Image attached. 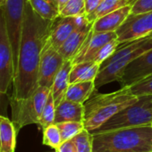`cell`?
<instances>
[{"mask_svg":"<svg viewBox=\"0 0 152 152\" xmlns=\"http://www.w3.org/2000/svg\"><path fill=\"white\" fill-rule=\"evenodd\" d=\"M72 67L71 59L64 61L63 66L57 72L54 83L51 88V92L55 100L56 107L64 99L66 91L70 85V72Z\"/></svg>","mask_w":152,"mask_h":152,"instance_id":"17","label":"cell"},{"mask_svg":"<svg viewBox=\"0 0 152 152\" xmlns=\"http://www.w3.org/2000/svg\"><path fill=\"white\" fill-rule=\"evenodd\" d=\"M119 42L117 40V39H112L109 42H107V44H105L100 50L98 52V54L96 55V56L94 57L93 61L99 64H102L107 59H108L110 56H112L114 55V53L116 51L117 48L119 47Z\"/></svg>","mask_w":152,"mask_h":152,"instance_id":"28","label":"cell"},{"mask_svg":"<svg viewBox=\"0 0 152 152\" xmlns=\"http://www.w3.org/2000/svg\"><path fill=\"white\" fill-rule=\"evenodd\" d=\"M115 32L119 46L152 35V10L131 14Z\"/></svg>","mask_w":152,"mask_h":152,"instance_id":"9","label":"cell"},{"mask_svg":"<svg viewBox=\"0 0 152 152\" xmlns=\"http://www.w3.org/2000/svg\"><path fill=\"white\" fill-rule=\"evenodd\" d=\"M83 14H86L84 0H69L64 7L60 11L59 15L62 17H71Z\"/></svg>","mask_w":152,"mask_h":152,"instance_id":"27","label":"cell"},{"mask_svg":"<svg viewBox=\"0 0 152 152\" xmlns=\"http://www.w3.org/2000/svg\"><path fill=\"white\" fill-rule=\"evenodd\" d=\"M17 133L18 131L13 121L6 115H0V140H1L0 152H15Z\"/></svg>","mask_w":152,"mask_h":152,"instance_id":"19","label":"cell"},{"mask_svg":"<svg viewBox=\"0 0 152 152\" xmlns=\"http://www.w3.org/2000/svg\"><path fill=\"white\" fill-rule=\"evenodd\" d=\"M65 59L59 51L48 39L45 44L39 61V86L52 88L55 78L63 66Z\"/></svg>","mask_w":152,"mask_h":152,"instance_id":"10","label":"cell"},{"mask_svg":"<svg viewBox=\"0 0 152 152\" xmlns=\"http://www.w3.org/2000/svg\"><path fill=\"white\" fill-rule=\"evenodd\" d=\"M129 88L135 96L152 95V74Z\"/></svg>","mask_w":152,"mask_h":152,"instance_id":"29","label":"cell"},{"mask_svg":"<svg viewBox=\"0 0 152 152\" xmlns=\"http://www.w3.org/2000/svg\"><path fill=\"white\" fill-rule=\"evenodd\" d=\"M77 152H93L92 134L90 131L83 129L80 133L72 139Z\"/></svg>","mask_w":152,"mask_h":152,"instance_id":"26","label":"cell"},{"mask_svg":"<svg viewBox=\"0 0 152 152\" xmlns=\"http://www.w3.org/2000/svg\"><path fill=\"white\" fill-rule=\"evenodd\" d=\"M150 49H152V35H150L146 39L144 44L134 52L121 58H118L108 64L101 65L99 72L94 81L96 90L107 83L113 82H120L127 65L136 57L140 56V55Z\"/></svg>","mask_w":152,"mask_h":152,"instance_id":"7","label":"cell"},{"mask_svg":"<svg viewBox=\"0 0 152 152\" xmlns=\"http://www.w3.org/2000/svg\"><path fill=\"white\" fill-rule=\"evenodd\" d=\"M100 64L94 61H86L72 64L70 72V83L95 81L99 72Z\"/></svg>","mask_w":152,"mask_h":152,"instance_id":"18","label":"cell"},{"mask_svg":"<svg viewBox=\"0 0 152 152\" xmlns=\"http://www.w3.org/2000/svg\"><path fill=\"white\" fill-rule=\"evenodd\" d=\"M0 8H1V6H0Z\"/></svg>","mask_w":152,"mask_h":152,"instance_id":"40","label":"cell"},{"mask_svg":"<svg viewBox=\"0 0 152 152\" xmlns=\"http://www.w3.org/2000/svg\"><path fill=\"white\" fill-rule=\"evenodd\" d=\"M69 0H58L57 1V7H58V10L59 12L64 7V6L68 3Z\"/></svg>","mask_w":152,"mask_h":152,"instance_id":"34","label":"cell"},{"mask_svg":"<svg viewBox=\"0 0 152 152\" xmlns=\"http://www.w3.org/2000/svg\"><path fill=\"white\" fill-rule=\"evenodd\" d=\"M56 152H77L76 147L72 140L63 141L62 144L56 149Z\"/></svg>","mask_w":152,"mask_h":152,"instance_id":"31","label":"cell"},{"mask_svg":"<svg viewBox=\"0 0 152 152\" xmlns=\"http://www.w3.org/2000/svg\"><path fill=\"white\" fill-rule=\"evenodd\" d=\"M84 105L64 99L56 107L55 124L62 122H84Z\"/></svg>","mask_w":152,"mask_h":152,"instance_id":"16","label":"cell"},{"mask_svg":"<svg viewBox=\"0 0 152 152\" xmlns=\"http://www.w3.org/2000/svg\"><path fill=\"white\" fill-rule=\"evenodd\" d=\"M55 117H56V104L52 92L50 91L48 100L44 106L38 125H39V127H41L43 130L44 128L55 124Z\"/></svg>","mask_w":152,"mask_h":152,"instance_id":"24","label":"cell"},{"mask_svg":"<svg viewBox=\"0 0 152 152\" xmlns=\"http://www.w3.org/2000/svg\"><path fill=\"white\" fill-rule=\"evenodd\" d=\"M52 22L39 15L32 9L29 1L27 2L18 64L10 98L26 99L38 89L40 56L49 38Z\"/></svg>","mask_w":152,"mask_h":152,"instance_id":"1","label":"cell"},{"mask_svg":"<svg viewBox=\"0 0 152 152\" xmlns=\"http://www.w3.org/2000/svg\"><path fill=\"white\" fill-rule=\"evenodd\" d=\"M49 1L52 2V3H54L56 6H57V1H58V0H49Z\"/></svg>","mask_w":152,"mask_h":152,"instance_id":"36","label":"cell"},{"mask_svg":"<svg viewBox=\"0 0 152 152\" xmlns=\"http://www.w3.org/2000/svg\"><path fill=\"white\" fill-rule=\"evenodd\" d=\"M91 134L93 152H152L151 124Z\"/></svg>","mask_w":152,"mask_h":152,"instance_id":"2","label":"cell"},{"mask_svg":"<svg viewBox=\"0 0 152 152\" xmlns=\"http://www.w3.org/2000/svg\"><path fill=\"white\" fill-rule=\"evenodd\" d=\"M96 91L94 81L70 83L64 99L70 101L84 104Z\"/></svg>","mask_w":152,"mask_h":152,"instance_id":"20","label":"cell"},{"mask_svg":"<svg viewBox=\"0 0 152 152\" xmlns=\"http://www.w3.org/2000/svg\"><path fill=\"white\" fill-rule=\"evenodd\" d=\"M127 1H128V2H129V0H127Z\"/></svg>","mask_w":152,"mask_h":152,"instance_id":"41","label":"cell"},{"mask_svg":"<svg viewBox=\"0 0 152 152\" xmlns=\"http://www.w3.org/2000/svg\"><path fill=\"white\" fill-rule=\"evenodd\" d=\"M92 26L93 23H89L87 24L77 27L57 49L65 60H72V57L77 54L85 39H87L89 33L91 32Z\"/></svg>","mask_w":152,"mask_h":152,"instance_id":"14","label":"cell"},{"mask_svg":"<svg viewBox=\"0 0 152 152\" xmlns=\"http://www.w3.org/2000/svg\"><path fill=\"white\" fill-rule=\"evenodd\" d=\"M132 13V5L124 6L105 16L99 18L93 23L92 29L94 32H112L124 23Z\"/></svg>","mask_w":152,"mask_h":152,"instance_id":"15","label":"cell"},{"mask_svg":"<svg viewBox=\"0 0 152 152\" xmlns=\"http://www.w3.org/2000/svg\"><path fill=\"white\" fill-rule=\"evenodd\" d=\"M6 95L0 93V115L7 116V101L5 100Z\"/></svg>","mask_w":152,"mask_h":152,"instance_id":"33","label":"cell"},{"mask_svg":"<svg viewBox=\"0 0 152 152\" xmlns=\"http://www.w3.org/2000/svg\"><path fill=\"white\" fill-rule=\"evenodd\" d=\"M43 144L54 148L55 150L62 144L63 140L61 132L56 124H53L43 129Z\"/></svg>","mask_w":152,"mask_h":152,"instance_id":"25","label":"cell"},{"mask_svg":"<svg viewBox=\"0 0 152 152\" xmlns=\"http://www.w3.org/2000/svg\"><path fill=\"white\" fill-rule=\"evenodd\" d=\"M32 9L42 18L54 21L60 15L57 6L49 0H28Z\"/></svg>","mask_w":152,"mask_h":152,"instance_id":"22","label":"cell"},{"mask_svg":"<svg viewBox=\"0 0 152 152\" xmlns=\"http://www.w3.org/2000/svg\"><path fill=\"white\" fill-rule=\"evenodd\" d=\"M61 132L62 140L63 141L70 140L73 137H75L78 133H80L84 127V123L83 122H72V121H68V122H62L56 124Z\"/></svg>","mask_w":152,"mask_h":152,"instance_id":"23","label":"cell"},{"mask_svg":"<svg viewBox=\"0 0 152 152\" xmlns=\"http://www.w3.org/2000/svg\"><path fill=\"white\" fill-rule=\"evenodd\" d=\"M151 128H152V124H151Z\"/></svg>","mask_w":152,"mask_h":152,"instance_id":"39","label":"cell"},{"mask_svg":"<svg viewBox=\"0 0 152 152\" xmlns=\"http://www.w3.org/2000/svg\"><path fill=\"white\" fill-rule=\"evenodd\" d=\"M138 97L135 103L124 108L103 125L91 132L98 133L123 128L150 125L152 124V95Z\"/></svg>","mask_w":152,"mask_h":152,"instance_id":"4","label":"cell"},{"mask_svg":"<svg viewBox=\"0 0 152 152\" xmlns=\"http://www.w3.org/2000/svg\"><path fill=\"white\" fill-rule=\"evenodd\" d=\"M152 10V0H136L132 5L131 14H140Z\"/></svg>","mask_w":152,"mask_h":152,"instance_id":"30","label":"cell"},{"mask_svg":"<svg viewBox=\"0 0 152 152\" xmlns=\"http://www.w3.org/2000/svg\"><path fill=\"white\" fill-rule=\"evenodd\" d=\"M0 151H1V140H0Z\"/></svg>","mask_w":152,"mask_h":152,"instance_id":"38","label":"cell"},{"mask_svg":"<svg viewBox=\"0 0 152 152\" xmlns=\"http://www.w3.org/2000/svg\"><path fill=\"white\" fill-rule=\"evenodd\" d=\"M152 74V49L132 60L120 81L122 87H131Z\"/></svg>","mask_w":152,"mask_h":152,"instance_id":"12","label":"cell"},{"mask_svg":"<svg viewBox=\"0 0 152 152\" xmlns=\"http://www.w3.org/2000/svg\"><path fill=\"white\" fill-rule=\"evenodd\" d=\"M85 1V13L90 15L94 12L98 7L103 2V0H84Z\"/></svg>","mask_w":152,"mask_h":152,"instance_id":"32","label":"cell"},{"mask_svg":"<svg viewBox=\"0 0 152 152\" xmlns=\"http://www.w3.org/2000/svg\"><path fill=\"white\" fill-rule=\"evenodd\" d=\"M117 39L115 31L112 32H94L91 29L84 43L72 59V64L86 61H93L100 48L112 39Z\"/></svg>","mask_w":152,"mask_h":152,"instance_id":"13","label":"cell"},{"mask_svg":"<svg viewBox=\"0 0 152 152\" xmlns=\"http://www.w3.org/2000/svg\"><path fill=\"white\" fill-rule=\"evenodd\" d=\"M89 23L91 22H89L86 14L71 17H62L59 15L52 22L48 39L58 49L76 28Z\"/></svg>","mask_w":152,"mask_h":152,"instance_id":"11","label":"cell"},{"mask_svg":"<svg viewBox=\"0 0 152 152\" xmlns=\"http://www.w3.org/2000/svg\"><path fill=\"white\" fill-rule=\"evenodd\" d=\"M50 88L39 86L31 96L23 99L9 98L12 121L19 131L30 124H39L44 106L48 100Z\"/></svg>","mask_w":152,"mask_h":152,"instance_id":"5","label":"cell"},{"mask_svg":"<svg viewBox=\"0 0 152 152\" xmlns=\"http://www.w3.org/2000/svg\"><path fill=\"white\" fill-rule=\"evenodd\" d=\"M55 152H56V151H55Z\"/></svg>","mask_w":152,"mask_h":152,"instance_id":"42","label":"cell"},{"mask_svg":"<svg viewBox=\"0 0 152 152\" xmlns=\"http://www.w3.org/2000/svg\"><path fill=\"white\" fill-rule=\"evenodd\" d=\"M27 2L28 0H7L6 5L2 7L7 31L12 48L15 72L18 64L19 49L21 45Z\"/></svg>","mask_w":152,"mask_h":152,"instance_id":"6","label":"cell"},{"mask_svg":"<svg viewBox=\"0 0 152 152\" xmlns=\"http://www.w3.org/2000/svg\"><path fill=\"white\" fill-rule=\"evenodd\" d=\"M15 70L3 8H0V93L7 95L14 83Z\"/></svg>","mask_w":152,"mask_h":152,"instance_id":"8","label":"cell"},{"mask_svg":"<svg viewBox=\"0 0 152 152\" xmlns=\"http://www.w3.org/2000/svg\"><path fill=\"white\" fill-rule=\"evenodd\" d=\"M135 1H136V0H129V4L130 5H132Z\"/></svg>","mask_w":152,"mask_h":152,"instance_id":"37","label":"cell"},{"mask_svg":"<svg viewBox=\"0 0 152 152\" xmlns=\"http://www.w3.org/2000/svg\"><path fill=\"white\" fill-rule=\"evenodd\" d=\"M7 0H0V6H1V7L5 6L6 3H7Z\"/></svg>","mask_w":152,"mask_h":152,"instance_id":"35","label":"cell"},{"mask_svg":"<svg viewBox=\"0 0 152 152\" xmlns=\"http://www.w3.org/2000/svg\"><path fill=\"white\" fill-rule=\"evenodd\" d=\"M138 98L132 93L129 87H122L111 93L92 95L83 104L85 129L90 132L98 129L118 112L135 103Z\"/></svg>","mask_w":152,"mask_h":152,"instance_id":"3","label":"cell"},{"mask_svg":"<svg viewBox=\"0 0 152 152\" xmlns=\"http://www.w3.org/2000/svg\"><path fill=\"white\" fill-rule=\"evenodd\" d=\"M130 5L127 0H103L98 8L90 15H86L89 22L94 23L99 18L105 16L124 6Z\"/></svg>","mask_w":152,"mask_h":152,"instance_id":"21","label":"cell"}]
</instances>
